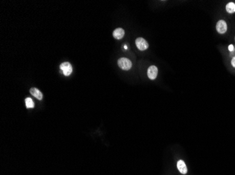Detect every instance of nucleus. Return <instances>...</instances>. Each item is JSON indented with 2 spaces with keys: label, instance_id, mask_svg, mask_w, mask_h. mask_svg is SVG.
<instances>
[{
  "label": "nucleus",
  "instance_id": "obj_1",
  "mask_svg": "<svg viewBox=\"0 0 235 175\" xmlns=\"http://www.w3.org/2000/svg\"><path fill=\"white\" fill-rule=\"evenodd\" d=\"M118 65L120 69H122L123 70L127 71L131 69L132 64L130 60L127 58H121L118 60Z\"/></svg>",
  "mask_w": 235,
  "mask_h": 175
},
{
  "label": "nucleus",
  "instance_id": "obj_2",
  "mask_svg": "<svg viewBox=\"0 0 235 175\" xmlns=\"http://www.w3.org/2000/svg\"><path fill=\"white\" fill-rule=\"evenodd\" d=\"M135 44L139 50H145L148 48V44L145 39L142 37H139L135 41Z\"/></svg>",
  "mask_w": 235,
  "mask_h": 175
},
{
  "label": "nucleus",
  "instance_id": "obj_3",
  "mask_svg": "<svg viewBox=\"0 0 235 175\" xmlns=\"http://www.w3.org/2000/svg\"><path fill=\"white\" fill-rule=\"evenodd\" d=\"M60 69H61L62 71H63V74L67 76L71 75V74L73 71L72 66H71L70 63H68V62H65V63L61 64V65H60Z\"/></svg>",
  "mask_w": 235,
  "mask_h": 175
},
{
  "label": "nucleus",
  "instance_id": "obj_4",
  "mask_svg": "<svg viewBox=\"0 0 235 175\" xmlns=\"http://www.w3.org/2000/svg\"><path fill=\"white\" fill-rule=\"evenodd\" d=\"M216 29H217V31L220 34H224L226 32L227 30V25L226 22L223 20H219V21L217 22V25H216Z\"/></svg>",
  "mask_w": 235,
  "mask_h": 175
},
{
  "label": "nucleus",
  "instance_id": "obj_5",
  "mask_svg": "<svg viewBox=\"0 0 235 175\" xmlns=\"http://www.w3.org/2000/svg\"><path fill=\"white\" fill-rule=\"evenodd\" d=\"M147 75L148 77L151 80H154L156 78L158 75V68L156 66L152 65L151 67H148L147 71Z\"/></svg>",
  "mask_w": 235,
  "mask_h": 175
},
{
  "label": "nucleus",
  "instance_id": "obj_6",
  "mask_svg": "<svg viewBox=\"0 0 235 175\" xmlns=\"http://www.w3.org/2000/svg\"><path fill=\"white\" fill-rule=\"evenodd\" d=\"M125 35V30H124L123 28H117L113 31V36L116 39H123V37Z\"/></svg>",
  "mask_w": 235,
  "mask_h": 175
},
{
  "label": "nucleus",
  "instance_id": "obj_7",
  "mask_svg": "<svg viewBox=\"0 0 235 175\" xmlns=\"http://www.w3.org/2000/svg\"><path fill=\"white\" fill-rule=\"evenodd\" d=\"M30 93L33 96L35 97V98L38 99L39 100H42L43 98V95L42 93H41L40 90L37 89L36 88H32L30 90Z\"/></svg>",
  "mask_w": 235,
  "mask_h": 175
},
{
  "label": "nucleus",
  "instance_id": "obj_8",
  "mask_svg": "<svg viewBox=\"0 0 235 175\" xmlns=\"http://www.w3.org/2000/svg\"><path fill=\"white\" fill-rule=\"evenodd\" d=\"M177 166H178V168L180 172V173H182V174H187V166H186L185 162H184L183 161H181V160H180V161H178Z\"/></svg>",
  "mask_w": 235,
  "mask_h": 175
},
{
  "label": "nucleus",
  "instance_id": "obj_9",
  "mask_svg": "<svg viewBox=\"0 0 235 175\" xmlns=\"http://www.w3.org/2000/svg\"><path fill=\"white\" fill-rule=\"evenodd\" d=\"M226 10L229 14H233L235 12V4L233 2L228 3L226 6Z\"/></svg>",
  "mask_w": 235,
  "mask_h": 175
},
{
  "label": "nucleus",
  "instance_id": "obj_10",
  "mask_svg": "<svg viewBox=\"0 0 235 175\" xmlns=\"http://www.w3.org/2000/svg\"><path fill=\"white\" fill-rule=\"evenodd\" d=\"M25 106L28 109L33 108L34 106H35V104H34V102L31 97H27V98H25Z\"/></svg>",
  "mask_w": 235,
  "mask_h": 175
},
{
  "label": "nucleus",
  "instance_id": "obj_11",
  "mask_svg": "<svg viewBox=\"0 0 235 175\" xmlns=\"http://www.w3.org/2000/svg\"><path fill=\"white\" fill-rule=\"evenodd\" d=\"M229 50H230V51H233L234 50V47H233V45L231 44L230 46H229Z\"/></svg>",
  "mask_w": 235,
  "mask_h": 175
},
{
  "label": "nucleus",
  "instance_id": "obj_12",
  "mask_svg": "<svg viewBox=\"0 0 235 175\" xmlns=\"http://www.w3.org/2000/svg\"><path fill=\"white\" fill-rule=\"evenodd\" d=\"M232 65L234 67H235V57L233 58L232 60Z\"/></svg>",
  "mask_w": 235,
  "mask_h": 175
}]
</instances>
